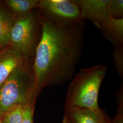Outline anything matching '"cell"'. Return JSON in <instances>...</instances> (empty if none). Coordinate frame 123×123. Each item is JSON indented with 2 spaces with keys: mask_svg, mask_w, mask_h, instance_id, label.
<instances>
[{
  "mask_svg": "<svg viewBox=\"0 0 123 123\" xmlns=\"http://www.w3.org/2000/svg\"><path fill=\"white\" fill-rule=\"evenodd\" d=\"M35 104H31L22 107V123H34V113Z\"/></svg>",
  "mask_w": 123,
  "mask_h": 123,
  "instance_id": "obj_16",
  "label": "cell"
},
{
  "mask_svg": "<svg viewBox=\"0 0 123 123\" xmlns=\"http://www.w3.org/2000/svg\"><path fill=\"white\" fill-rule=\"evenodd\" d=\"M16 18L2 1L0 3V50L9 45L12 27Z\"/></svg>",
  "mask_w": 123,
  "mask_h": 123,
  "instance_id": "obj_10",
  "label": "cell"
},
{
  "mask_svg": "<svg viewBox=\"0 0 123 123\" xmlns=\"http://www.w3.org/2000/svg\"><path fill=\"white\" fill-rule=\"evenodd\" d=\"M0 123H1V119H0Z\"/></svg>",
  "mask_w": 123,
  "mask_h": 123,
  "instance_id": "obj_18",
  "label": "cell"
},
{
  "mask_svg": "<svg viewBox=\"0 0 123 123\" xmlns=\"http://www.w3.org/2000/svg\"><path fill=\"white\" fill-rule=\"evenodd\" d=\"M24 57L21 53L10 45L0 50V88Z\"/></svg>",
  "mask_w": 123,
  "mask_h": 123,
  "instance_id": "obj_8",
  "label": "cell"
},
{
  "mask_svg": "<svg viewBox=\"0 0 123 123\" xmlns=\"http://www.w3.org/2000/svg\"><path fill=\"white\" fill-rule=\"evenodd\" d=\"M39 17L42 34L33 62L38 96L44 88L60 86L73 78L81 57L86 28L82 19L62 26L40 12Z\"/></svg>",
  "mask_w": 123,
  "mask_h": 123,
  "instance_id": "obj_1",
  "label": "cell"
},
{
  "mask_svg": "<svg viewBox=\"0 0 123 123\" xmlns=\"http://www.w3.org/2000/svg\"><path fill=\"white\" fill-rule=\"evenodd\" d=\"M37 9L44 18L59 25H67L82 19L76 0H38Z\"/></svg>",
  "mask_w": 123,
  "mask_h": 123,
  "instance_id": "obj_5",
  "label": "cell"
},
{
  "mask_svg": "<svg viewBox=\"0 0 123 123\" xmlns=\"http://www.w3.org/2000/svg\"><path fill=\"white\" fill-rule=\"evenodd\" d=\"M108 12L111 18L114 19H123V0H110Z\"/></svg>",
  "mask_w": 123,
  "mask_h": 123,
  "instance_id": "obj_14",
  "label": "cell"
},
{
  "mask_svg": "<svg viewBox=\"0 0 123 123\" xmlns=\"http://www.w3.org/2000/svg\"><path fill=\"white\" fill-rule=\"evenodd\" d=\"M79 5L81 18L88 20L99 28L110 18L108 6L110 0H76Z\"/></svg>",
  "mask_w": 123,
  "mask_h": 123,
  "instance_id": "obj_6",
  "label": "cell"
},
{
  "mask_svg": "<svg viewBox=\"0 0 123 123\" xmlns=\"http://www.w3.org/2000/svg\"><path fill=\"white\" fill-rule=\"evenodd\" d=\"M117 101V111L115 116L110 119L109 123H123V83L116 92Z\"/></svg>",
  "mask_w": 123,
  "mask_h": 123,
  "instance_id": "obj_13",
  "label": "cell"
},
{
  "mask_svg": "<svg viewBox=\"0 0 123 123\" xmlns=\"http://www.w3.org/2000/svg\"><path fill=\"white\" fill-rule=\"evenodd\" d=\"M107 69V66L103 64L81 69L74 76L68 88L64 108H100L98 93Z\"/></svg>",
  "mask_w": 123,
  "mask_h": 123,
  "instance_id": "obj_3",
  "label": "cell"
},
{
  "mask_svg": "<svg viewBox=\"0 0 123 123\" xmlns=\"http://www.w3.org/2000/svg\"><path fill=\"white\" fill-rule=\"evenodd\" d=\"M2 2L14 15L20 16L37 8L38 0H5Z\"/></svg>",
  "mask_w": 123,
  "mask_h": 123,
  "instance_id": "obj_11",
  "label": "cell"
},
{
  "mask_svg": "<svg viewBox=\"0 0 123 123\" xmlns=\"http://www.w3.org/2000/svg\"><path fill=\"white\" fill-rule=\"evenodd\" d=\"M62 123H69V122L68 121V120L64 116V117H63V119H62Z\"/></svg>",
  "mask_w": 123,
  "mask_h": 123,
  "instance_id": "obj_17",
  "label": "cell"
},
{
  "mask_svg": "<svg viewBox=\"0 0 123 123\" xmlns=\"http://www.w3.org/2000/svg\"><path fill=\"white\" fill-rule=\"evenodd\" d=\"M42 34L39 10L16 16L10 34L9 45L33 62Z\"/></svg>",
  "mask_w": 123,
  "mask_h": 123,
  "instance_id": "obj_4",
  "label": "cell"
},
{
  "mask_svg": "<svg viewBox=\"0 0 123 123\" xmlns=\"http://www.w3.org/2000/svg\"><path fill=\"white\" fill-rule=\"evenodd\" d=\"M115 69L119 77L123 79V46L114 47L112 52Z\"/></svg>",
  "mask_w": 123,
  "mask_h": 123,
  "instance_id": "obj_15",
  "label": "cell"
},
{
  "mask_svg": "<svg viewBox=\"0 0 123 123\" xmlns=\"http://www.w3.org/2000/svg\"><path fill=\"white\" fill-rule=\"evenodd\" d=\"M0 2H1V0H0Z\"/></svg>",
  "mask_w": 123,
  "mask_h": 123,
  "instance_id": "obj_19",
  "label": "cell"
},
{
  "mask_svg": "<svg viewBox=\"0 0 123 123\" xmlns=\"http://www.w3.org/2000/svg\"><path fill=\"white\" fill-rule=\"evenodd\" d=\"M69 123H109L110 119L105 110L96 109L64 108V116Z\"/></svg>",
  "mask_w": 123,
  "mask_h": 123,
  "instance_id": "obj_7",
  "label": "cell"
},
{
  "mask_svg": "<svg viewBox=\"0 0 123 123\" xmlns=\"http://www.w3.org/2000/svg\"><path fill=\"white\" fill-rule=\"evenodd\" d=\"M33 62L24 57L0 88V115L10 107L35 104L37 93Z\"/></svg>",
  "mask_w": 123,
  "mask_h": 123,
  "instance_id": "obj_2",
  "label": "cell"
},
{
  "mask_svg": "<svg viewBox=\"0 0 123 123\" xmlns=\"http://www.w3.org/2000/svg\"><path fill=\"white\" fill-rule=\"evenodd\" d=\"M98 29L114 47L123 46V19L110 18Z\"/></svg>",
  "mask_w": 123,
  "mask_h": 123,
  "instance_id": "obj_9",
  "label": "cell"
},
{
  "mask_svg": "<svg viewBox=\"0 0 123 123\" xmlns=\"http://www.w3.org/2000/svg\"><path fill=\"white\" fill-rule=\"evenodd\" d=\"M22 106H12L0 115L1 123H22Z\"/></svg>",
  "mask_w": 123,
  "mask_h": 123,
  "instance_id": "obj_12",
  "label": "cell"
}]
</instances>
